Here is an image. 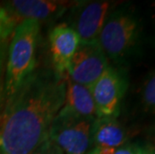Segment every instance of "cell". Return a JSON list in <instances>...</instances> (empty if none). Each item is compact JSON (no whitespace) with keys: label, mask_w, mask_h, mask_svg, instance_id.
Masks as SVG:
<instances>
[{"label":"cell","mask_w":155,"mask_h":154,"mask_svg":"<svg viewBox=\"0 0 155 154\" xmlns=\"http://www.w3.org/2000/svg\"><path fill=\"white\" fill-rule=\"evenodd\" d=\"M65 78L35 70L7 99L0 114V153L31 154L47 139L64 104Z\"/></svg>","instance_id":"1"},{"label":"cell","mask_w":155,"mask_h":154,"mask_svg":"<svg viewBox=\"0 0 155 154\" xmlns=\"http://www.w3.org/2000/svg\"><path fill=\"white\" fill-rule=\"evenodd\" d=\"M97 41L108 60L126 63L141 53L145 43L142 17L136 9L127 5L112 9Z\"/></svg>","instance_id":"2"},{"label":"cell","mask_w":155,"mask_h":154,"mask_svg":"<svg viewBox=\"0 0 155 154\" xmlns=\"http://www.w3.org/2000/svg\"><path fill=\"white\" fill-rule=\"evenodd\" d=\"M40 22L23 19L16 25L8 44L3 84L5 99L12 96L36 70Z\"/></svg>","instance_id":"3"},{"label":"cell","mask_w":155,"mask_h":154,"mask_svg":"<svg viewBox=\"0 0 155 154\" xmlns=\"http://www.w3.org/2000/svg\"><path fill=\"white\" fill-rule=\"evenodd\" d=\"M93 120L58 113L48 131L47 138L64 154H87L91 148L90 131Z\"/></svg>","instance_id":"4"},{"label":"cell","mask_w":155,"mask_h":154,"mask_svg":"<svg viewBox=\"0 0 155 154\" xmlns=\"http://www.w3.org/2000/svg\"><path fill=\"white\" fill-rule=\"evenodd\" d=\"M126 73L113 66H108L103 74L90 87L97 117H114L120 113L121 101L127 91Z\"/></svg>","instance_id":"5"},{"label":"cell","mask_w":155,"mask_h":154,"mask_svg":"<svg viewBox=\"0 0 155 154\" xmlns=\"http://www.w3.org/2000/svg\"><path fill=\"white\" fill-rule=\"evenodd\" d=\"M108 66L109 61L98 41H80L66 76L78 84L91 87Z\"/></svg>","instance_id":"6"},{"label":"cell","mask_w":155,"mask_h":154,"mask_svg":"<svg viewBox=\"0 0 155 154\" xmlns=\"http://www.w3.org/2000/svg\"><path fill=\"white\" fill-rule=\"evenodd\" d=\"M114 7L111 1L80 2L77 5L75 25L72 27L78 34L80 41H97L108 14Z\"/></svg>","instance_id":"7"},{"label":"cell","mask_w":155,"mask_h":154,"mask_svg":"<svg viewBox=\"0 0 155 154\" xmlns=\"http://www.w3.org/2000/svg\"><path fill=\"white\" fill-rule=\"evenodd\" d=\"M80 1H55V0H13L5 7L17 19H33L40 22L60 17L68 9L75 8Z\"/></svg>","instance_id":"8"},{"label":"cell","mask_w":155,"mask_h":154,"mask_svg":"<svg viewBox=\"0 0 155 154\" xmlns=\"http://www.w3.org/2000/svg\"><path fill=\"white\" fill-rule=\"evenodd\" d=\"M49 43L54 72L66 77L70 62L80 43V38L73 28L61 23L50 31Z\"/></svg>","instance_id":"9"},{"label":"cell","mask_w":155,"mask_h":154,"mask_svg":"<svg viewBox=\"0 0 155 154\" xmlns=\"http://www.w3.org/2000/svg\"><path fill=\"white\" fill-rule=\"evenodd\" d=\"M126 128L114 117H96L91 125V148H117L128 143Z\"/></svg>","instance_id":"10"},{"label":"cell","mask_w":155,"mask_h":154,"mask_svg":"<svg viewBox=\"0 0 155 154\" xmlns=\"http://www.w3.org/2000/svg\"><path fill=\"white\" fill-rule=\"evenodd\" d=\"M65 83L64 104L59 113L94 120L97 116L90 87L74 82L67 76L65 78Z\"/></svg>","instance_id":"11"},{"label":"cell","mask_w":155,"mask_h":154,"mask_svg":"<svg viewBox=\"0 0 155 154\" xmlns=\"http://www.w3.org/2000/svg\"><path fill=\"white\" fill-rule=\"evenodd\" d=\"M140 101L146 112L155 114V69L147 75L142 84Z\"/></svg>","instance_id":"12"},{"label":"cell","mask_w":155,"mask_h":154,"mask_svg":"<svg viewBox=\"0 0 155 154\" xmlns=\"http://www.w3.org/2000/svg\"><path fill=\"white\" fill-rule=\"evenodd\" d=\"M87 154H149L145 143L128 142L117 148H92Z\"/></svg>","instance_id":"13"},{"label":"cell","mask_w":155,"mask_h":154,"mask_svg":"<svg viewBox=\"0 0 155 154\" xmlns=\"http://www.w3.org/2000/svg\"><path fill=\"white\" fill-rule=\"evenodd\" d=\"M18 22L5 6H0V39H8Z\"/></svg>","instance_id":"14"},{"label":"cell","mask_w":155,"mask_h":154,"mask_svg":"<svg viewBox=\"0 0 155 154\" xmlns=\"http://www.w3.org/2000/svg\"><path fill=\"white\" fill-rule=\"evenodd\" d=\"M8 39H0V93L3 91V79H4L6 57H7Z\"/></svg>","instance_id":"15"},{"label":"cell","mask_w":155,"mask_h":154,"mask_svg":"<svg viewBox=\"0 0 155 154\" xmlns=\"http://www.w3.org/2000/svg\"><path fill=\"white\" fill-rule=\"evenodd\" d=\"M31 154H64V152L62 151L60 147H58L54 142L47 138Z\"/></svg>","instance_id":"16"},{"label":"cell","mask_w":155,"mask_h":154,"mask_svg":"<svg viewBox=\"0 0 155 154\" xmlns=\"http://www.w3.org/2000/svg\"><path fill=\"white\" fill-rule=\"evenodd\" d=\"M145 144H146V146H147L149 154H155V127L149 133L148 140L145 142Z\"/></svg>","instance_id":"17"},{"label":"cell","mask_w":155,"mask_h":154,"mask_svg":"<svg viewBox=\"0 0 155 154\" xmlns=\"http://www.w3.org/2000/svg\"><path fill=\"white\" fill-rule=\"evenodd\" d=\"M4 103H5V97H4V93H3V91H2V92L0 93V114H1Z\"/></svg>","instance_id":"18"},{"label":"cell","mask_w":155,"mask_h":154,"mask_svg":"<svg viewBox=\"0 0 155 154\" xmlns=\"http://www.w3.org/2000/svg\"><path fill=\"white\" fill-rule=\"evenodd\" d=\"M0 154H2V153H0Z\"/></svg>","instance_id":"19"},{"label":"cell","mask_w":155,"mask_h":154,"mask_svg":"<svg viewBox=\"0 0 155 154\" xmlns=\"http://www.w3.org/2000/svg\"><path fill=\"white\" fill-rule=\"evenodd\" d=\"M154 5H155V4H154Z\"/></svg>","instance_id":"20"}]
</instances>
